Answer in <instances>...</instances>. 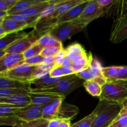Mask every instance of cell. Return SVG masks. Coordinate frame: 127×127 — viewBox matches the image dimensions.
I'll use <instances>...</instances> for the list:
<instances>
[{
    "instance_id": "cell-46",
    "label": "cell",
    "mask_w": 127,
    "mask_h": 127,
    "mask_svg": "<svg viewBox=\"0 0 127 127\" xmlns=\"http://www.w3.org/2000/svg\"><path fill=\"white\" fill-rule=\"evenodd\" d=\"M59 122H60L59 119H53V120H50L49 123H48V127H58Z\"/></svg>"
},
{
    "instance_id": "cell-38",
    "label": "cell",
    "mask_w": 127,
    "mask_h": 127,
    "mask_svg": "<svg viewBox=\"0 0 127 127\" xmlns=\"http://www.w3.org/2000/svg\"><path fill=\"white\" fill-rule=\"evenodd\" d=\"M66 52L68 53H84L86 51L83 46L78 43H74L68 46L65 49Z\"/></svg>"
},
{
    "instance_id": "cell-18",
    "label": "cell",
    "mask_w": 127,
    "mask_h": 127,
    "mask_svg": "<svg viewBox=\"0 0 127 127\" xmlns=\"http://www.w3.org/2000/svg\"><path fill=\"white\" fill-rule=\"evenodd\" d=\"M0 25H2L3 26L7 33L20 32L25 29L32 27L27 24L19 22L16 20L7 18V17H6L4 19L0 20Z\"/></svg>"
},
{
    "instance_id": "cell-23",
    "label": "cell",
    "mask_w": 127,
    "mask_h": 127,
    "mask_svg": "<svg viewBox=\"0 0 127 127\" xmlns=\"http://www.w3.org/2000/svg\"><path fill=\"white\" fill-rule=\"evenodd\" d=\"M61 78H52V77L50 76H46L43 78H40V79H33L32 81H31V83L35 86V89H44V88H48V87L52 86L54 84H55L56 83H57L60 80Z\"/></svg>"
},
{
    "instance_id": "cell-20",
    "label": "cell",
    "mask_w": 127,
    "mask_h": 127,
    "mask_svg": "<svg viewBox=\"0 0 127 127\" xmlns=\"http://www.w3.org/2000/svg\"><path fill=\"white\" fill-rule=\"evenodd\" d=\"M0 103L12 104L19 106L26 107L32 104L31 99L27 94H17L6 98H0Z\"/></svg>"
},
{
    "instance_id": "cell-42",
    "label": "cell",
    "mask_w": 127,
    "mask_h": 127,
    "mask_svg": "<svg viewBox=\"0 0 127 127\" xmlns=\"http://www.w3.org/2000/svg\"><path fill=\"white\" fill-rule=\"evenodd\" d=\"M60 68L62 71L63 72L64 76L75 74L74 71H73V69H72L71 67L65 66H60Z\"/></svg>"
},
{
    "instance_id": "cell-35",
    "label": "cell",
    "mask_w": 127,
    "mask_h": 127,
    "mask_svg": "<svg viewBox=\"0 0 127 127\" xmlns=\"http://www.w3.org/2000/svg\"><path fill=\"white\" fill-rule=\"evenodd\" d=\"M43 59H44V57L39 55L35 57L26 58L21 64H26L31 66H38L41 64H43Z\"/></svg>"
},
{
    "instance_id": "cell-21",
    "label": "cell",
    "mask_w": 127,
    "mask_h": 127,
    "mask_svg": "<svg viewBox=\"0 0 127 127\" xmlns=\"http://www.w3.org/2000/svg\"><path fill=\"white\" fill-rule=\"evenodd\" d=\"M48 5V1H45V0L42 2L33 5V6L27 8V9H25L24 11H21V12L15 13L12 15H25V16H39L44 11V9L47 7Z\"/></svg>"
},
{
    "instance_id": "cell-6",
    "label": "cell",
    "mask_w": 127,
    "mask_h": 127,
    "mask_svg": "<svg viewBox=\"0 0 127 127\" xmlns=\"http://www.w3.org/2000/svg\"><path fill=\"white\" fill-rule=\"evenodd\" d=\"M102 16H104V9L99 4L97 0H89L80 16L71 22L86 27L91 22Z\"/></svg>"
},
{
    "instance_id": "cell-43",
    "label": "cell",
    "mask_w": 127,
    "mask_h": 127,
    "mask_svg": "<svg viewBox=\"0 0 127 127\" xmlns=\"http://www.w3.org/2000/svg\"><path fill=\"white\" fill-rule=\"evenodd\" d=\"M56 58L55 57H45L43 59V64H55Z\"/></svg>"
},
{
    "instance_id": "cell-26",
    "label": "cell",
    "mask_w": 127,
    "mask_h": 127,
    "mask_svg": "<svg viewBox=\"0 0 127 127\" xmlns=\"http://www.w3.org/2000/svg\"><path fill=\"white\" fill-rule=\"evenodd\" d=\"M6 17L12 19L19 21V22L27 24L32 27L34 28L38 19H40V15L37 16H25V15H9Z\"/></svg>"
},
{
    "instance_id": "cell-10",
    "label": "cell",
    "mask_w": 127,
    "mask_h": 127,
    "mask_svg": "<svg viewBox=\"0 0 127 127\" xmlns=\"http://www.w3.org/2000/svg\"><path fill=\"white\" fill-rule=\"evenodd\" d=\"M25 59L22 54L6 53L4 57L0 58V73H4L21 65Z\"/></svg>"
},
{
    "instance_id": "cell-30",
    "label": "cell",
    "mask_w": 127,
    "mask_h": 127,
    "mask_svg": "<svg viewBox=\"0 0 127 127\" xmlns=\"http://www.w3.org/2000/svg\"><path fill=\"white\" fill-rule=\"evenodd\" d=\"M45 47L40 45V43H38V42L34 45L30 47L28 50L26 51L24 53H23V55L25 58H28L30 57H35V56L39 55H40L41 52L43 50Z\"/></svg>"
},
{
    "instance_id": "cell-34",
    "label": "cell",
    "mask_w": 127,
    "mask_h": 127,
    "mask_svg": "<svg viewBox=\"0 0 127 127\" xmlns=\"http://www.w3.org/2000/svg\"><path fill=\"white\" fill-rule=\"evenodd\" d=\"M63 48H60L58 47H45L42 52H41L40 55L43 57H55L60 51Z\"/></svg>"
},
{
    "instance_id": "cell-14",
    "label": "cell",
    "mask_w": 127,
    "mask_h": 127,
    "mask_svg": "<svg viewBox=\"0 0 127 127\" xmlns=\"http://www.w3.org/2000/svg\"><path fill=\"white\" fill-rule=\"evenodd\" d=\"M64 98H59L45 105L42 110V118L51 120L57 119L58 110Z\"/></svg>"
},
{
    "instance_id": "cell-48",
    "label": "cell",
    "mask_w": 127,
    "mask_h": 127,
    "mask_svg": "<svg viewBox=\"0 0 127 127\" xmlns=\"http://www.w3.org/2000/svg\"><path fill=\"white\" fill-rule=\"evenodd\" d=\"M73 64H72V62H71L70 60L68 58V57L66 56V57L64 58V60H63V64H62V66H69L71 67Z\"/></svg>"
},
{
    "instance_id": "cell-16",
    "label": "cell",
    "mask_w": 127,
    "mask_h": 127,
    "mask_svg": "<svg viewBox=\"0 0 127 127\" xmlns=\"http://www.w3.org/2000/svg\"><path fill=\"white\" fill-rule=\"evenodd\" d=\"M103 68L104 67H102L100 62L96 58L93 57L89 67V70L93 76V80L99 83L102 86L107 82L103 74Z\"/></svg>"
},
{
    "instance_id": "cell-36",
    "label": "cell",
    "mask_w": 127,
    "mask_h": 127,
    "mask_svg": "<svg viewBox=\"0 0 127 127\" xmlns=\"http://www.w3.org/2000/svg\"><path fill=\"white\" fill-rule=\"evenodd\" d=\"M114 82L127 83V66H119V69Z\"/></svg>"
},
{
    "instance_id": "cell-4",
    "label": "cell",
    "mask_w": 127,
    "mask_h": 127,
    "mask_svg": "<svg viewBox=\"0 0 127 127\" xmlns=\"http://www.w3.org/2000/svg\"><path fill=\"white\" fill-rule=\"evenodd\" d=\"M84 27L82 25L73 22H64L56 25L48 33L58 41L62 42L81 32Z\"/></svg>"
},
{
    "instance_id": "cell-1",
    "label": "cell",
    "mask_w": 127,
    "mask_h": 127,
    "mask_svg": "<svg viewBox=\"0 0 127 127\" xmlns=\"http://www.w3.org/2000/svg\"><path fill=\"white\" fill-rule=\"evenodd\" d=\"M122 104L99 100L94 109L96 117L91 127H109L121 112Z\"/></svg>"
},
{
    "instance_id": "cell-9",
    "label": "cell",
    "mask_w": 127,
    "mask_h": 127,
    "mask_svg": "<svg viewBox=\"0 0 127 127\" xmlns=\"http://www.w3.org/2000/svg\"><path fill=\"white\" fill-rule=\"evenodd\" d=\"M44 106L31 104L22 107L14 113V115L24 122H29L42 118V110Z\"/></svg>"
},
{
    "instance_id": "cell-8",
    "label": "cell",
    "mask_w": 127,
    "mask_h": 127,
    "mask_svg": "<svg viewBox=\"0 0 127 127\" xmlns=\"http://www.w3.org/2000/svg\"><path fill=\"white\" fill-rule=\"evenodd\" d=\"M38 37L35 35L33 32H31L27 37L17 41L7 47L4 51L6 53L23 54L27 50L38 42Z\"/></svg>"
},
{
    "instance_id": "cell-25",
    "label": "cell",
    "mask_w": 127,
    "mask_h": 127,
    "mask_svg": "<svg viewBox=\"0 0 127 127\" xmlns=\"http://www.w3.org/2000/svg\"><path fill=\"white\" fill-rule=\"evenodd\" d=\"M38 43L42 45L44 47H58L63 48L62 42H60L58 40L51 35L49 33H45L41 36L38 40Z\"/></svg>"
},
{
    "instance_id": "cell-5",
    "label": "cell",
    "mask_w": 127,
    "mask_h": 127,
    "mask_svg": "<svg viewBox=\"0 0 127 127\" xmlns=\"http://www.w3.org/2000/svg\"><path fill=\"white\" fill-rule=\"evenodd\" d=\"M37 71V66L22 64L5 73H0V76L20 81L31 82L34 79L35 74Z\"/></svg>"
},
{
    "instance_id": "cell-15",
    "label": "cell",
    "mask_w": 127,
    "mask_h": 127,
    "mask_svg": "<svg viewBox=\"0 0 127 127\" xmlns=\"http://www.w3.org/2000/svg\"><path fill=\"white\" fill-rule=\"evenodd\" d=\"M89 1V0L84 1L83 3L77 5V6H74L73 8L71 9L69 11H68L66 13L64 14L58 20L57 24L64 23V22H71V21H73L74 20L78 18L81 14L83 11H84V8L87 6Z\"/></svg>"
},
{
    "instance_id": "cell-17",
    "label": "cell",
    "mask_w": 127,
    "mask_h": 127,
    "mask_svg": "<svg viewBox=\"0 0 127 127\" xmlns=\"http://www.w3.org/2000/svg\"><path fill=\"white\" fill-rule=\"evenodd\" d=\"M79 110L78 107L76 105L63 101L58 110L57 119H59L60 120H70L76 116Z\"/></svg>"
},
{
    "instance_id": "cell-22",
    "label": "cell",
    "mask_w": 127,
    "mask_h": 127,
    "mask_svg": "<svg viewBox=\"0 0 127 127\" xmlns=\"http://www.w3.org/2000/svg\"><path fill=\"white\" fill-rule=\"evenodd\" d=\"M44 1L45 0H18L16 5L7 11L8 16L27 9L33 5L40 3Z\"/></svg>"
},
{
    "instance_id": "cell-44",
    "label": "cell",
    "mask_w": 127,
    "mask_h": 127,
    "mask_svg": "<svg viewBox=\"0 0 127 127\" xmlns=\"http://www.w3.org/2000/svg\"><path fill=\"white\" fill-rule=\"evenodd\" d=\"M11 9L10 6L7 4V2L5 1V0H1L0 1V10L1 11H8Z\"/></svg>"
},
{
    "instance_id": "cell-47",
    "label": "cell",
    "mask_w": 127,
    "mask_h": 127,
    "mask_svg": "<svg viewBox=\"0 0 127 127\" xmlns=\"http://www.w3.org/2000/svg\"><path fill=\"white\" fill-rule=\"evenodd\" d=\"M122 109L120 115L127 114V98L123 102L122 104Z\"/></svg>"
},
{
    "instance_id": "cell-45",
    "label": "cell",
    "mask_w": 127,
    "mask_h": 127,
    "mask_svg": "<svg viewBox=\"0 0 127 127\" xmlns=\"http://www.w3.org/2000/svg\"><path fill=\"white\" fill-rule=\"evenodd\" d=\"M58 127H71L70 120H60Z\"/></svg>"
},
{
    "instance_id": "cell-50",
    "label": "cell",
    "mask_w": 127,
    "mask_h": 127,
    "mask_svg": "<svg viewBox=\"0 0 127 127\" xmlns=\"http://www.w3.org/2000/svg\"><path fill=\"white\" fill-rule=\"evenodd\" d=\"M8 16V13L7 11H1L0 10V19H4Z\"/></svg>"
},
{
    "instance_id": "cell-7",
    "label": "cell",
    "mask_w": 127,
    "mask_h": 127,
    "mask_svg": "<svg viewBox=\"0 0 127 127\" xmlns=\"http://www.w3.org/2000/svg\"><path fill=\"white\" fill-rule=\"evenodd\" d=\"M127 38V13L114 18L110 40L114 43Z\"/></svg>"
},
{
    "instance_id": "cell-3",
    "label": "cell",
    "mask_w": 127,
    "mask_h": 127,
    "mask_svg": "<svg viewBox=\"0 0 127 127\" xmlns=\"http://www.w3.org/2000/svg\"><path fill=\"white\" fill-rule=\"evenodd\" d=\"M127 98V88L118 82L107 81L102 86L100 100L122 104Z\"/></svg>"
},
{
    "instance_id": "cell-11",
    "label": "cell",
    "mask_w": 127,
    "mask_h": 127,
    "mask_svg": "<svg viewBox=\"0 0 127 127\" xmlns=\"http://www.w3.org/2000/svg\"><path fill=\"white\" fill-rule=\"evenodd\" d=\"M28 95L31 97L32 104L42 106H45L59 98H65V96L61 94L51 93L29 91L28 92Z\"/></svg>"
},
{
    "instance_id": "cell-28",
    "label": "cell",
    "mask_w": 127,
    "mask_h": 127,
    "mask_svg": "<svg viewBox=\"0 0 127 127\" xmlns=\"http://www.w3.org/2000/svg\"><path fill=\"white\" fill-rule=\"evenodd\" d=\"M49 121L43 118H40L29 122L22 121L15 127H48Z\"/></svg>"
},
{
    "instance_id": "cell-27",
    "label": "cell",
    "mask_w": 127,
    "mask_h": 127,
    "mask_svg": "<svg viewBox=\"0 0 127 127\" xmlns=\"http://www.w3.org/2000/svg\"><path fill=\"white\" fill-rule=\"evenodd\" d=\"M24 107L12 105L5 103H0V117L14 115V113Z\"/></svg>"
},
{
    "instance_id": "cell-24",
    "label": "cell",
    "mask_w": 127,
    "mask_h": 127,
    "mask_svg": "<svg viewBox=\"0 0 127 127\" xmlns=\"http://www.w3.org/2000/svg\"><path fill=\"white\" fill-rule=\"evenodd\" d=\"M83 86L86 89V91L94 97H99L102 94V86L99 83L94 80H89L84 81Z\"/></svg>"
},
{
    "instance_id": "cell-49",
    "label": "cell",
    "mask_w": 127,
    "mask_h": 127,
    "mask_svg": "<svg viewBox=\"0 0 127 127\" xmlns=\"http://www.w3.org/2000/svg\"><path fill=\"white\" fill-rule=\"evenodd\" d=\"M6 34H7V33L6 32V30L4 29V28L2 25H0V38L4 37Z\"/></svg>"
},
{
    "instance_id": "cell-40",
    "label": "cell",
    "mask_w": 127,
    "mask_h": 127,
    "mask_svg": "<svg viewBox=\"0 0 127 127\" xmlns=\"http://www.w3.org/2000/svg\"><path fill=\"white\" fill-rule=\"evenodd\" d=\"M76 74L77 75V76L79 77V78H81L83 80L85 81H86L92 80L93 79V76H92L91 73L89 68L82 71L76 73Z\"/></svg>"
},
{
    "instance_id": "cell-13",
    "label": "cell",
    "mask_w": 127,
    "mask_h": 127,
    "mask_svg": "<svg viewBox=\"0 0 127 127\" xmlns=\"http://www.w3.org/2000/svg\"><path fill=\"white\" fill-rule=\"evenodd\" d=\"M31 85V82L20 81L0 76V89H17L29 92L32 89Z\"/></svg>"
},
{
    "instance_id": "cell-29",
    "label": "cell",
    "mask_w": 127,
    "mask_h": 127,
    "mask_svg": "<svg viewBox=\"0 0 127 127\" xmlns=\"http://www.w3.org/2000/svg\"><path fill=\"white\" fill-rule=\"evenodd\" d=\"M119 69V66L104 67L102 70L103 74L107 81H115Z\"/></svg>"
},
{
    "instance_id": "cell-19",
    "label": "cell",
    "mask_w": 127,
    "mask_h": 127,
    "mask_svg": "<svg viewBox=\"0 0 127 127\" xmlns=\"http://www.w3.org/2000/svg\"><path fill=\"white\" fill-rule=\"evenodd\" d=\"M29 33L24 32H16L6 34L0 38V51L5 50L8 47L17 41L27 37Z\"/></svg>"
},
{
    "instance_id": "cell-41",
    "label": "cell",
    "mask_w": 127,
    "mask_h": 127,
    "mask_svg": "<svg viewBox=\"0 0 127 127\" xmlns=\"http://www.w3.org/2000/svg\"><path fill=\"white\" fill-rule=\"evenodd\" d=\"M50 76L52 77V78H61L64 77V74H63V72L61 70L60 66H55L53 68L50 70L49 73Z\"/></svg>"
},
{
    "instance_id": "cell-32",
    "label": "cell",
    "mask_w": 127,
    "mask_h": 127,
    "mask_svg": "<svg viewBox=\"0 0 127 127\" xmlns=\"http://www.w3.org/2000/svg\"><path fill=\"white\" fill-rule=\"evenodd\" d=\"M22 122V120H20L15 115L0 117V125H9L12 127H15L21 124Z\"/></svg>"
},
{
    "instance_id": "cell-39",
    "label": "cell",
    "mask_w": 127,
    "mask_h": 127,
    "mask_svg": "<svg viewBox=\"0 0 127 127\" xmlns=\"http://www.w3.org/2000/svg\"><path fill=\"white\" fill-rule=\"evenodd\" d=\"M66 56V52L65 49L62 48L59 53L55 56L56 61H55V66H61L63 64V60L64 58Z\"/></svg>"
},
{
    "instance_id": "cell-2",
    "label": "cell",
    "mask_w": 127,
    "mask_h": 127,
    "mask_svg": "<svg viewBox=\"0 0 127 127\" xmlns=\"http://www.w3.org/2000/svg\"><path fill=\"white\" fill-rule=\"evenodd\" d=\"M84 81H85L77 76L76 74H74L63 77L58 83L52 86L41 89H32L31 91L56 93L66 97L77 88L83 86Z\"/></svg>"
},
{
    "instance_id": "cell-33",
    "label": "cell",
    "mask_w": 127,
    "mask_h": 127,
    "mask_svg": "<svg viewBox=\"0 0 127 127\" xmlns=\"http://www.w3.org/2000/svg\"><path fill=\"white\" fill-rule=\"evenodd\" d=\"M28 92L22 89H10V88H5V89H0V98H6L17 94H27Z\"/></svg>"
},
{
    "instance_id": "cell-31",
    "label": "cell",
    "mask_w": 127,
    "mask_h": 127,
    "mask_svg": "<svg viewBox=\"0 0 127 127\" xmlns=\"http://www.w3.org/2000/svg\"><path fill=\"white\" fill-rule=\"evenodd\" d=\"M96 115L94 111L86 117L71 125V127H91Z\"/></svg>"
},
{
    "instance_id": "cell-12",
    "label": "cell",
    "mask_w": 127,
    "mask_h": 127,
    "mask_svg": "<svg viewBox=\"0 0 127 127\" xmlns=\"http://www.w3.org/2000/svg\"><path fill=\"white\" fill-rule=\"evenodd\" d=\"M85 0H62L60 3L56 5L55 10L51 17L54 19L58 20L62 16L74 6L83 3Z\"/></svg>"
},
{
    "instance_id": "cell-37",
    "label": "cell",
    "mask_w": 127,
    "mask_h": 127,
    "mask_svg": "<svg viewBox=\"0 0 127 127\" xmlns=\"http://www.w3.org/2000/svg\"><path fill=\"white\" fill-rule=\"evenodd\" d=\"M109 127H127V114L119 115Z\"/></svg>"
},
{
    "instance_id": "cell-51",
    "label": "cell",
    "mask_w": 127,
    "mask_h": 127,
    "mask_svg": "<svg viewBox=\"0 0 127 127\" xmlns=\"http://www.w3.org/2000/svg\"><path fill=\"white\" fill-rule=\"evenodd\" d=\"M122 83L123 84H124V85L125 86V87L127 88V83Z\"/></svg>"
}]
</instances>
